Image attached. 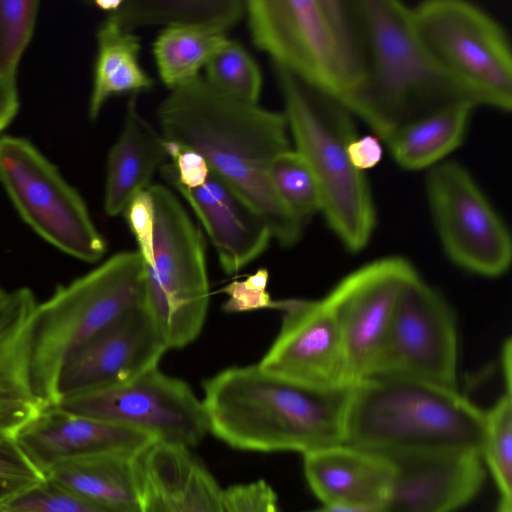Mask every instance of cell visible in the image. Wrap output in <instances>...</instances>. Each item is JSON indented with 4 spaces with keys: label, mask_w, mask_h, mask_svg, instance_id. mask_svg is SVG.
Returning <instances> with one entry per match:
<instances>
[{
    "label": "cell",
    "mask_w": 512,
    "mask_h": 512,
    "mask_svg": "<svg viewBox=\"0 0 512 512\" xmlns=\"http://www.w3.org/2000/svg\"><path fill=\"white\" fill-rule=\"evenodd\" d=\"M123 0H109V1H103V0H98V1H95L94 4L97 6V8L101 9V10H105V11H108L111 13H114L121 5Z\"/></svg>",
    "instance_id": "b9f144b4"
},
{
    "label": "cell",
    "mask_w": 512,
    "mask_h": 512,
    "mask_svg": "<svg viewBox=\"0 0 512 512\" xmlns=\"http://www.w3.org/2000/svg\"><path fill=\"white\" fill-rule=\"evenodd\" d=\"M38 7L37 0H0V75L16 78L33 35Z\"/></svg>",
    "instance_id": "1f68e13d"
},
{
    "label": "cell",
    "mask_w": 512,
    "mask_h": 512,
    "mask_svg": "<svg viewBox=\"0 0 512 512\" xmlns=\"http://www.w3.org/2000/svg\"><path fill=\"white\" fill-rule=\"evenodd\" d=\"M164 139L190 147L267 224L272 239L289 247L303 232L270 180L274 158L291 148L284 113L227 95L203 76L170 90L157 108Z\"/></svg>",
    "instance_id": "6da1fadb"
},
{
    "label": "cell",
    "mask_w": 512,
    "mask_h": 512,
    "mask_svg": "<svg viewBox=\"0 0 512 512\" xmlns=\"http://www.w3.org/2000/svg\"><path fill=\"white\" fill-rule=\"evenodd\" d=\"M485 410L483 462L497 485L502 499H512V386Z\"/></svg>",
    "instance_id": "f546056e"
},
{
    "label": "cell",
    "mask_w": 512,
    "mask_h": 512,
    "mask_svg": "<svg viewBox=\"0 0 512 512\" xmlns=\"http://www.w3.org/2000/svg\"><path fill=\"white\" fill-rule=\"evenodd\" d=\"M282 321L258 363L282 378L321 389L350 386L338 322L326 296L274 301Z\"/></svg>",
    "instance_id": "9a60e30c"
},
{
    "label": "cell",
    "mask_w": 512,
    "mask_h": 512,
    "mask_svg": "<svg viewBox=\"0 0 512 512\" xmlns=\"http://www.w3.org/2000/svg\"><path fill=\"white\" fill-rule=\"evenodd\" d=\"M7 294L8 292L4 291L3 288L0 286V304L4 301Z\"/></svg>",
    "instance_id": "7bdbcfd3"
},
{
    "label": "cell",
    "mask_w": 512,
    "mask_h": 512,
    "mask_svg": "<svg viewBox=\"0 0 512 512\" xmlns=\"http://www.w3.org/2000/svg\"><path fill=\"white\" fill-rule=\"evenodd\" d=\"M98 52L89 117L96 119L106 101L115 95L148 90L154 80L141 66L140 38L108 17L97 31Z\"/></svg>",
    "instance_id": "484cf974"
},
{
    "label": "cell",
    "mask_w": 512,
    "mask_h": 512,
    "mask_svg": "<svg viewBox=\"0 0 512 512\" xmlns=\"http://www.w3.org/2000/svg\"><path fill=\"white\" fill-rule=\"evenodd\" d=\"M44 480L13 436H0V504Z\"/></svg>",
    "instance_id": "836d02e7"
},
{
    "label": "cell",
    "mask_w": 512,
    "mask_h": 512,
    "mask_svg": "<svg viewBox=\"0 0 512 512\" xmlns=\"http://www.w3.org/2000/svg\"><path fill=\"white\" fill-rule=\"evenodd\" d=\"M141 456L95 454L70 458L52 466L44 477L108 511L140 512Z\"/></svg>",
    "instance_id": "cb8c5ba5"
},
{
    "label": "cell",
    "mask_w": 512,
    "mask_h": 512,
    "mask_svg": "<svg viewBox=\"0 0 512 512\" xmlns=\"http://www.w3.org/2000/svg\"><path fill=\"white\" fill-rule=\"evenodd\" d=\"M109 16L129 31L147 26H165L203 28L226 33L245 16V1L124 0Z\"/></svg>",
    "instance_id": "4316f807"
},
{
    "label": "cell",
    "mask_w": 512,
    "mask_h": 512,
    "mask_svg": "<svg viewBox=\"0 0 512 512\" xmlns=\"http://www.w3.org/2000/svg\"><path fill=\"white\" fill-rule=\"evenodd\" d=\"M383 152L382 141L375 135H356L347 146L349 160L354 168L363 173L381 162Z\"/></svg>",
    "instance_id": "f35d334b"
},
{
    "label": "cell",
    "mask_w": 512,
    "mask_h": 512,
    "mask_svg": "<svg viewBox=\"0 0 512 512\" xmlns=\"http://www.w3.org/2000/svg\"><path fill=\"white\" fill-rule=\"evenodd\" d=\"M168 347L140 305L71 353L57 375V403L68 397L130 383L158 367Z\"/></svg>",
    "instance_id": "2e32d148"
},
{
    "label": "cell",
    "mask_w": 512,
    "mask_h": 512,
    "mask_svg": "<svg viewBox=\"0 0 512 512\" xmlns=\"http://www.w3.org/2000/svg\"><path fill=\"white\" fill-rule=\"evenodd\" d=\"M56 406L142 431L157 443L192 448L205 437V409L191 387L158 367L134 381L60 400Z\"/></svg>",
    "instance_id": "7c38bea8"
},
{
    "label": "cell",
    "mask_w": 512,
    "mask_h": 512,
    "mask_svg": "<svg viewBox=\"0 0 512 512\" xmlns=\"http://www.w3.org/2000/svg\"><path fill=\"white\" fill-rule=\"evenodd\" d=\"M371 510L372 509H350L338 506L323 505V507L309 512H371Z\"/></svg>",
    "instance_id": "60d3db41"
},
{
    "label": "cell",
    "mask_w": 512,
    "mask_h": 512,
    "mask_svg": "<svg viewBox=\"0 0 512 512\" xmlns=\"http://www.w3.org/2000/svg\"><path fill=\"white\" fill-rule=\"evenodd\" d=\"M498 512H508V511H498Z\"/></svg>",
    "instance_id": "f6af8a7d"
},
{
    "label": "cell",
    "mask_w": 512,
    "mask_h": 512,
    "mask_svg": "<svg viewBox=\"0 0 512 512\" xmlns=\"http://www.w3.org/2000/svg\"><path fill=\"white\" fill-rule=\"evenodd\" d=\"M427 201L442 246L461 268L485 277L511 263L509 230L469 171L444 161L427 171Z\"/></svg>",
    "instance_id": "8fae6325"
},
{
    "label": "cell",
    "mask_w": 512,
    "mask_h": 512,
    "mask_svg": "<svg viewBox=\"0 0 512 512\" xmlns=\"http://www.w3.org/2000/svg\"><path fill=\"white\" fill-rule=\"evenodd\" d=\"M19 108L16 78H0V132L14 119Z\"/></svg>",
    "instance_id": "ab89813d"
},
{
    "label": "cell",
    "mask_w": 512,
    "mask_h": 512,
    "mask_svg": "<svg viewBox=\"0 0 512 512\" xmlns=\"http://www.w3.org/2000/svg\"><path fill=\"white\" fill-rule=\"evenodd\" d=\"M205 80L240 100L258 103L262 73L255 59L237 41L228 40L205 65Z\"/></svg>",
    "instance_id": "f1b7e54d"
},
{
    "label": "cell",
    "mask_w": 512,
    "mask_h": 512,
    "mask_svg": "<svg viewBox=\"0 0 512 512\" xmlns=\"http://www.w3.org/2000/svg\"><path fill=\"white\" fill-rule=\"evenodd\" d=\"M1 77H5V76L0 75V78H1ZM10 78H12V77H10Z\"/></svg>",
    "instance_id": "ee69618b"
},
{
    "label": "cell",
    "mask_w": 512,
    "mask_h": 512,
    "mask_svg": "<svg viewBox=\"0 0 512 512\" xmlns=\"http://www.w3.org/2000/svg\"><path fill=\"white\" fill-rule=\"evenodd\" d=\"M270 180L278 197L288 210L304 225L320 213V195L314 176L295 150L277 155L269 169Z\"/></svg>",
    "instance_id": "4dcf8cb0"
},
{
    "label": "cell",
    "mask_w": 512,
    "mask_h": 512,
    "mask_svg": "<svg viewBox=\"0 0 512 512\" xmlns=\"http://www.w3.org/2000/svg\"><path fill=\"white\" fill-rule=\"evenodd\" d=\"M211 240L224 272L234 274L258 258L272 239L262 217L211 171L199 187H173Z\"/></svg>",
    "instance_id": "d6986e66"
},
{
    "label": "cell",
    "mask_w": 512,
    "mask_h": 512,
    "mask_svg": "<svg viewBox=\"0 0 512 512\" xmlns=\"http://www.w3.org/2000/svg\"><path fill=\"white\" fill-rule=\"evenodd\" d=\"M155 210L153 260L145 264L144 305L168 349L201 333L209 306V280L201 230L168 186L151 184Z\"/></svg>",
    "instance_id": "ba28073f"
},
{
    "label": "cell",
    "mask_w": 512,
    "mask_h": 512,
    "mask_svg": "<svg viewBox=\"0 0 512 512\" xmlns=\"http://www.w3.org/2000/svg\"><path fill=\"white\" fill-rule=\"evenodd\" d=\"M13 438L43 475L55 464L70 458L95 454L139 457L157 443L142 431L73 414L56 405L43 407Z\"/></svg>",
    "instance_id": "e0dca14e"
},
{
    "label": "cell",
    "mask_w": 512,
    "mask_h": 512,
    "mask_svg": "<svg viewBox=\"0 0 512 512\" xmlns=\"http://www.w3.org/2000/svg\"><path fill=\"white\" fill-rule=\"evenodd\" d=\"M37 304L26 287L8 292L0 304V436H13L45 407L28 377V334Z\"/></svg>",
    "instance_id": "7402d4cb"
},
{
    "label": "cell",
    "mask_w": 512,
    "mask_h": 512,
    "mask_svg": "<svg viewBox=\"0 0 512 512\" xmlns=\"http://www.w3.org/2000/svg\"><path fill=\"white\" fill-rule=\"evenodd\" d=\"M274 70L294 149L318 186L320 213L346 248L359 251L373 234L376 210L366 174L354 168L347 154L357 135L354 116L285 69L274 65Z\"/></svg>",
    "instance_id": "8992f818"
},
{
    "label": "cell",
    "mask_w": 512,
    "mask_h": 512,
    "mask_svg": "<svg viewBox=\"0 0 512 512\" xmlns=\"http://www.w3.org/2000/svg\"><path fill=\"white\" fill-rule=\"evenodd\" d=\"M224 501L226 512H279L275 491L262 479L229 487Z\"/></svg>",
    "instance_id": "74e56055"
},
{
    "label": "cell",
    "mask_w": 512,
    "mask_h": 512,
    "mask_svg": "<svg viewBox=\"0 0 512 512\" xmlns=\"http://www.w3.org/2000/svg\"><path fill=\"white\" fill-rule=\"evenodd\" d=\"M415 30L447 77L477 106L512 108V55L503 26L463 0L411 7Z\"/></svg>",
    "instance_id": "9c48e42d"
},
{
    "label": "cell",
    "mask_w": 512,
    "mask_h": 512,
    "mask_svg": "<svg viewBox=\"0 0 512 512\" xmlns=\"http://www.w3.org/2000/svg\"><path fill=\"white\" fill-rule=\"evenodd\" d=\"M145 299V264L138 251L114 254L37 303L28 334V377L34 396L57 404L55 384L67 357Z\"/></svg>",
    "instance_id": "52a82bcc"
},
{
    "label": "cell",
    "mask_w": 512,
    "mask_h": 512,
    "mask_svg": "<svg viewBox=\"0 0 512 512\" xmlns=\"http://www.w3.org/2000/svg\"><path fill=\"white\" fill-rule=\"evenodd\" d=\"M123 215L137 242L140 256L145 264L150 265L153 260L155 210L148 188L130 200Z\"/></svg>",
    "instance_id": "8d00e7d4"
},
{
    "label": "cell",
    "mask_w": 512,
    "mask_h": 512,
    "mask_svg": "<svg viewBox=\"0 0 512 512\" xmlns=\"http://www.w3.org/2000/svg\"><path fill=\"white\" fill-rule=\"evenodd\" d=\"M446 300L419 276L403 291L371 375L456 386L458 335Z\"/></svg>",
    "instance_id": "4fadbf2b"
},
{
    "label": "cell",
    "mask_w": 512,
    "mask_h": 512,
    "mask_svg": "<svg viewBox=\"0 0 512 512\" xmlns=\"http://www.w3.org/2000/svg\"><path fill=\"white\" fill-rule=\"evenodd\" d=\"M170 164H164L160 171L172 187L192 189L202 185L210 174L204 157L194 149L165 139Z\"/></svg>",
    "instance_id": "e575fe53"
},
{
    "label": "cell",
    "mask_w": 512,
    "mask_h": 512,
    "mask_svg": "<svg viewBox=\"0 0 512 512\" xmlns=\"http://www.w3.org/2000/svg\"><path fill=\"white\" fill-rule=\"evenodd\" d=\"M476 106L469 99L453 101L394 129L382 142L400 168L428 171L462 145Z\"/></svg>",
    "instance_id": "d4e9b609"
},
{
    "label": "cell",
    "mask_w": 512,
    "mask_h": 512,
    "mask_svg": "<svg viewBox=\"0 0 512 512\" xmlns=\"http://www.w3.org/2000/svg\"><path fill=\"white\" fill-rule=\"evenodd\" d=\"M358 4L366 65L363 81L346 108L375 136L383 141L405 123L453 101L469 99L425 48L415 30L411 7L397 0H358Z\"/></svg>",
    "instance_id": "5b68a950"
},
{
    "label": "cell",
    "mask_w": 512,
    "mask_h": 512,
    "mask_svg": "<svg viewBox=\"0 0 512 512\" xmlns=\"http://www.w3.org/2000/svg\"><path fill=\"white\" fill-rule=\"evenodd\" d=\"M140 468V512H226L224 490L190 449L155 443Z\"/></svg>",
    "instance_id": "44dd1931"
},
{
    "label": "cell",
    "mask_w": 512,
    "mask_h": 512,
    "mask_svg": "<svg viewBox=\"0 0 512 512\" xmlns=\"http://www.w3.org/2000/svg\"><path fill=\"white\" fill-rule=\"evenodd\" d=\"M303 468L323 505L364 510L387 498L396 472L387 456L345 443L304 454Z\"/></svg>",
    "instance_id": "ffe728a7"
},
{
    "label": "cell",
    "mask_w": 512,
    "mask_h": 512,
    "mask_svg": "<svg viewBox=\"0 0 512 512\" xmlns=\"http://www.w3.org/2000/svg\"><path fill=\"white\" fill-rule=\"evenodd\" d=\"M166 160L164 137L139 112L136 94H132L122 130L107 157L105 213L111 217L123 214L130 200L152 184Z\"/></svg>",
    "instance_id": "603a6c76"
},
{
    "label": "cell",
    "mask_w": 512,
    "mask_h": 512,
    "mask_svg": "<svg viewBox=\"0 0 512 512\" xmlns=\"http://www.w3.org/2000/svg\"><path fill=\"white\" fill-rule=\"evenodd\" d=\"M0 512H111L48 480L2 502Z\"/></svg>",
    "instance_id": "d6a6232c"
},
{
    "label": "cell",
    "mask_w": 512,
    "mask_h": 512,
    "mask_svg": "<svg viewBox=\"0 0 512 512\" xmlns=\"http://www.w3.org/2000/svg\"><path fill=\"white\" fill-rule=\"evenodd\" d=\"M268 270H257L243 280H235L223 288L227 300L223 310L229 313L249 312L273 308L274 301L267 292Z\"/></svg>",
    "instance_id": "d590c367"
},
{
    "label": "cell",
    "mask_w": 512,
    "mask_h": 512,
    "mask_svg": "<svg viewBox=\"0 0 512 512\" xmlns=\"http://www.w3.org/2000/svg\"><path fill=\"white\" fill-rule=\"evenodd\" d=\"M0 182L21 218L45 241L95 263L106 242L78 193L29 140L0 137Z\"/></svg>",
    "instance_id": "30bf717a"
},
{
    "label": "cell",
    "mask_w": 512,
    "mask_h": 512,
    "mask_svg": "<svg viewBox=\"0 0 512 512\" xmlns=\"http://www.w3.org/2000/svg\"><path fill=\"white\" fill-rule=\"evenodd\" d=\"M228 40L225 33L209 29L165 28L153 43L161 81L171 90L194 80Z\"/></svg>",
    "instance_id": "83f0119b"
},
{
    "label": "cell",
    "mask_w": 512,
    "mask_h": 512,
    "mask_svg": "<svg viewBox=\"0 0 512 512\" xmlns=\"http://www.w3.org/2000/svg\"><path fill=\"white\" fill-rule=\"evenodd\" d=\"M349 387L321 389L264 370L230 367L207 379L202 400L208 430L253 452H309L345 443Z\"/></svg>",
    "instance_id": "7a4b0ae2"
},
{
    "label": "cell",
    "mask_w": 512,
    "mask_h": 512,
    "mask_svg": "<svg viewBox=\"0 0 512 512\" xmlns=\"http://www.w3.org/2000/svg\"><path fill=\"white\" fill-rule=\"evenodd\" d=\"M245 16L275 66L347 106L366 65L358 0H249Z\"/></svg>",
    "instance_id": "277c9868"
},
{
    "label": "cell",
    "mask_w": 512,
    "mask_h": 512,
    "mask_svg": "<svg viewBox=\"0 0 512 512\" xmlns=\"http://www.w3.org/2000/svg\"><path fill=\"white\" fill-rule=\"evenodd\" d=\"M390 459L396 472L389 494L371 512H456L479 493L486 477L483 459L474 452Z\"/></svg>",
    "instance_id": "ac0fdd59"
},
{
    "label": "cell",
    "mask_w": 512,
    "mask_h": 512,
    "mask_svg": "<svg viewBox=\"0 0 512 512\" xmlns=\"http://www.w3.org/2000/svg\"><path fill=\"white\" fill-rule=\"evenodd\" d=\"M485 410L456 386L371 375L353 383L345 444L387 457L474 452L481 455Z\"/></svg>",
    "instance_id": "3957f363"
},
{
    "label": "cell",
    "mask_w": 512,
    "mask_h": 512,
    "mask_svg": "<svg viewBox=\"0 0 512 512\" xmlns=\"http://www.w3.org/2000/svg\"><path fill=\"white\" fill-rule=\"evenodd\" d=\"M417 276L406 259L386 257L345 276L326 295L340 329L350 386L371 374L398 301Z\"/></svg>",
    "instance_id": "5bb4252c"
}]
</instances>
